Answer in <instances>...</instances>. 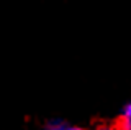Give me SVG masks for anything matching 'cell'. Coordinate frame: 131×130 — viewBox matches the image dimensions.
Returning a JSON list of instances; mask_svg holds the SVG:
<instances>
[{
	"mask_svg": "<svg viewBox=\"0 0 131 130\" xmlns=\"http://www.w3.org/2000/svg\"><path fill=\"white\" fill-rule=\"evenodd\" d=\"M43 130H84V128H80L79 125L71 124V122H66L62 119H54V120L46 122Z\"/></svg>",
	"mask_w": 131,
	"mask_h": 130,
	"instance_id": "obj_1",
	"label": "cell"
},
{
	"mask_svg": "<svg viewBox=\"0 0 131 130\" xmlns=\"http://www.w3.org/2000/svg\"><path fill=\"white\" fill-rule=\"evenodd\" d=\"M129 127H131V100H128L123 105L120 114V130H125Z\"/></svg>",
	"mask_w": 131,
	"mask_h": 130,
	"instance_id": "obj_2",
	"label": "cell"
},
{
	"mask_svg": "<svg viewBox=\"0 0 131 130\" xmlns=\"http://www.w3.org/2000/svg\"><path fill=\"white\" fill-rule=\"evenodd\" d=\"M95 130H110L108 127H105V125H100V127H97Z\"/></svg>",
	"mask_w": 131,
	"mask_h": 130,
	"instance_id": "obj_3",
	"label": "cell"
}]
</instances>
